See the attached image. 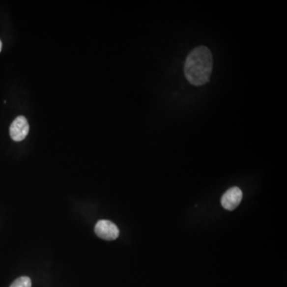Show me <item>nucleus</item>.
I'll return each instance as SVG.
<instances>
[{
	"label": "nucleus",
	"mask_w": 287,
	"mask_h": 287,
	"mask_svg": "<svg viewBox=\"0 0 287 287\" xmlns=\"http://www.w3.org/2000/svg\"><path fill=\"white\" fill-rule=\"evenodd\" d=\"M95 233L97 236L106 240L117 239L120 234L116 224L109 220H100L95 226Z\"/></svg>",
	"instance_id": "f03ea898"
},
{
	"label": "nucleus",
	"mask_w": 287,
	"mask_h": 287,
	"mask_svg": "<svg viewBox=\"0 0 287 287\" xmlns=\"http://www.w3.org/2000/svg\"><path fill=\"white\" fill-rule=\"evenodd\" d=\"M243 199V192L240 188L234 187L227 191L221 199V204L228 211H233L239 204Z\"/></svg>",
	"instance_id": "7ed1b4c3"
},
{
	"label": "nucleus",
	"mask_w": 287,
	"mask_h": 287,
	"mask_svg": "<svg viewBox=\"0 0 287 287\" xmlns=\"http://www.w3.org/2000/svg\"><path fill=\"white\" fill-rule=\"evenodd\" d=\"M10 287H31V280L27 276L20 277Z\"/></svg>",
	"instance_id": "39448f33"
},
{
	"label": "nucleus",
	"mask_w": 287,
	"mask_h": 287,
	"mask_svg": "<svg viewBox=\"0 0 287 287\" xmlns=\"http://www.w3.org/2000/svg\"><path fill=\"white\" fill-rule=\"evenodd\" d=\"M29 125L24 116H18L11 124L10 135L15 142H21L25 139L29 133Z\"/></svg>",
	"instance_id": "20e7f679"
},
{
	"label": "nucleus",
	"mask_w": 287,
	"mask_h": 287,
	"mask_svg": "<svg viewBox=\"0 0 287 287\" xmlns=\"http://www.w3.org/2000/svg\"><path fill=\"white\" fill-rule=\"evenodd\" d=\"M2 51V42L0 41V52Z\"/></svg>",
	"instance_id": "423d86ee"
},
{
	"label": "nucleus",
	"mask_w": 287,
	"mask_h": 287,
	"mask_svg": "<svg viewBox=\"0 0 287 287\" xmlns=\"http://www.w3.org/2000/svg\"><path fill=\"white\" fill-rule=\"evenodd\" d=\"M212 68L213 57L209 49L198 47L188 54L184 65V74L191 84L200 86L209 81Z\"/></svg>",
	"instance_id": "f257e3e1"
}]
</instances>
